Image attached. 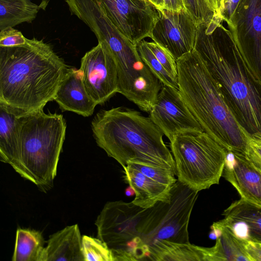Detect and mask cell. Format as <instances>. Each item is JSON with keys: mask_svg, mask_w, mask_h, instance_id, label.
<instances>
[{"mask_svg": "<svg viewBox=\"0 0 261 261\" xmlns=\"http://www.w3.org/2000/svg\"><path fill=\"white\" fill-rule=\"evenodd\" d=\"M223 22L216 17L198 24L194 49L242 128L249 136H261V83Z\"/></svg>", "mask_w": 261, "mask_h": 261, "instance_id": "6da1fadb", "label": "cell"}, {"mask_svg": "<svg viewBox=\"0 0 261 261\" xmlns=\"http://www.w3.org/2000/svg\"><path fill=\"white\" fill-rule=\"evenodd\" d=\"M68 68L42 39L0 46V102L27 113L43 110L54 100Z\"/></svg>", "mask_w": 261, "mask_h": 261, "instance_id": "7a4b0ae2", "label": "cell"}, {"mask_svg": "<svg viewBox=\"0 0 261 261\" xmlns=\"http://www.w3.org/2000/svg\"><path fill=\"white\" fill-rule=\"evenodd\" d=\"M91 128L97 145L122 168L132 162L175 171L164 135L150 116L125 107L101 110Z\"/></svg>", "mask_w": 261, "mask_h": 261, "instance_id": "3957f363", "label": "cell"}, {"mask_svg": "<svg viewBox=\"0 0 261 261\" xmlns=\"http://www.w3.org/2000/svg\"><path fill=\"white\" fill-rule=\"evenodd\" d=\"M176 62L178 90L204 132L225 149L246 154V133L226 105L197 51L194 49Z\"/></svg>", "mask_w": 261, "mask_h": 261, "instance_id": "277c9868", "label": "cell"}, {"mask_svg": "<svg viewBox=\"0 0 261 261\" xmlns=\"http://www.w3.org/2000/svg\"><path fill=\"white\" fill-rule=\"evenodd\" d=\"M20 153L19 173L39 187L50 185L65 139L66 123L61 114L43 109L23 112L18 117Z\"/></svg>", "mask_w": 261, "mask_h": 261, "instance_id": "5b68a950", "label": "cell"}, {"mask_svg": "<svg viewBox=\"0 0 261 261\" xmlns=\"http://www.w3.org/2000/svg\"><path fill=\"white\" fill-rule=\"evenodd\" d=\"M170 142L177 180L199 192L219 184L225 149L204 132L176 136Z\"/></svg>", "mask_w": 261, "mask_h": 261, "instance_id": "8992f818", "label": "cell"}, {"mask_svg": "<svg viewBox=\"0 0 261 261\" xmlns=\"http://www.w3.org/2000/svg\"><path fill=\"white\" fill-rule=\"evenodd\" d=\"M145 210L132 202L115 201L107 203L98 216L97 237L114 261L150 260L139 228Z\"/></svg>", "mask_w": 261, "mask_h": 261, "instance_id": "52a82bcc", "label": "cell"}, {"mask_svg": "<svg viewBox=\"0 0 261 261\" xmlns=\"http://www.w3.org/2000/svg\"><path fill=\"white\" fill-rule=\"evenodd\" d=\"M198 195V192L177 180L172 188L169 202L159 201L147 208L143 220L142 239L150 255L149 248L157 241L190 243L188 225Z\"/></svg>", "mask_w": 261, "mask_h": 261, "instance_id": "ba28073f", "label": "cell"}, {"mask_svg": "<svg viewBox=\"0 0 261 261\" xmlns=\"http://www.w3.org/2000/svg\"><path fill=\"white\" fill-rule=\"evenodd\" d=\"M227 25L245 61L261 83V0H239Z\"/></svg>", "mask_w": 261, "mask_h": 261, "instance_id": "9c48e42d", "label": "cell"}, {"mask_svg": "<svg viewBox=\"0 0 261 261\" xmlns=\"http://www.w3.org/2000/svg\"><path fill=\"white\" fill-rule=\"evenodd\" d=\"M117 29L134 44L150 37L158 12L148 0H98Z\"/></svg>", "mask_w": 261, "mask_h": 261, "instance_id": "30bf717a", "label": "cell"}, {"mask_svg": "<svg viewBox=\"0 0 261 261\" xmlns=\"http://www.w3.org/2000/svg\"><path fill=\"white\" fill-rule=\"evenodd\" d=\"M85 89L97 105H102L119 93L116 64L108 46L98 41L86 53L79 69Z\"/></svg>", "mask_w": 261, "mask_h": 261, "instance_id": "8fae6325", "label": "cell"}, {"mask_svg": "<svg viewBox=\"0 0 261 261\" xmlns=\"http://www.w3.org/2000/svg\"><path fill=\"white\" fill-rule=\"evenodd\" d=\"M149 115L170 141L179 135L204 132L176 88L163 85Z\"/></svg>", "mask_w": 261, "mask_h": 261, "instance_id": "7c38bea8", "label": "cell"}, {"mask_svg": "<svg viewBox=\"0 0 261 261\" xmlns=\"http://www.w3.org/2000/svg\"><path fill=\"white\" fill-rule=\"evenodd\" d=\"M157 10L158 19L150 38L177 60L194 49L198 24L186 9Z\"/></svg>", "mask_w": 261, "mask_h": 261, "instance_id": "4fadbf2b", "label": "cell"}, {"mask_svg": "<svg viewBox=\"0 0 261 261\" xmlns=\"http://www.w3.org/2000/svg\"><path fill=\"white\" fill-rule=\"evenodd\" d=\"M222 176L237 190L241 198L261 205V168L246 154L226 150Z\"/></svg>", "mask_w": 261, "mask_h": 261, "instance_id": "5bb4252c", "label": "cell"}, {"mask_svg": "<svg viewBox=\"0 0 261 261\" xmlns=\"http://www.w3.org/2000/svg\"><path fill=\"white\" fill-rule=\"evenodd\" d=\"M219 222L242 241L261 244V205L242 198L226 208Z\"/></svg>", "mask_w": 261, "mask_h": 261, "instance_id": "9a60e30c", "label": "cell"}, {"mask_svg": "<svg viewBox=\"0 0 261 261\" xmlns=\"http://www.w3.org/2000/svg\"><path fill=\"white\" fill-rule=\"evenodd\" d=\"M62 112L70 111L83 117L91 116L97 104L84 86L80 69L68 68L54 98Z\"/></svg>", "mask_w": 261, "mask_h": 261, "instance_id": "2e32d148", "label": "cell"}, {"mask_svg": "<svg viewBox=\"0 0 261 261\" xmlns=\"http://www.w3.org/2000/svg\"><path fill=\"white\" fill-rule=\"evenodd\" d=\"M124 181L135 190V197L132 201L144 208L153 206L158 202H169L172 187L161 184L127 165L123 168Z\"/></svg>", "mask_w": 261, "mask_h": 261, "instance_id": "e0dca14e", "label": "cell"}, {"mask_svg": "<svg viewBox=\"0 0 261 261\" xmlns=\"http://www.w3.org/2000/svg\"><path fill=\"white\" fill-rule=\"evenodd\" d=\"M25 112L0 102V156L18 173L20 167L18 117Z\"/></svg>", "mask_w": 261, "mask_h": 261, "instance_id": "ac0fdd59", "label": "cell"}, {"mask_svg": "<svg viewBox=\"0 0 261 261\" xmlns=\"http://www.w3.org/2000/svg\"><path fill=\"white\" fill-rule=\"evenodd\" d=\"M45 248V261H85L77 224L68 226L50 236Z\"/></svg>", "mask_w": 261, "mask_h": 261, "instance_id": "d6986e66", "label": "cell"}, {"mask_svg": "<svg viewBox=\"0 0 261 261\" xmlns=\"http://www.w3.org/2000/svg\"><path fill=\"white\" fill-rule=\"evenodd\" d=\"M209 237L215 245L207 248V261H250L243 242L219 221L211 226Z\"/></svg>", "mask_w": 261, "mask_h": 261, "instance_id": "ffe728a7", "label": "cell"}, {"mask_svg": "<svg viewBox=\"0 0 261 261\" xmlns=\"http://www.w3.org/2000/svg\"><path fill=\"white\" fill-rule=\"evenodd\" d=\"M151 260L206 261V247L157 241L149 248Z\"/></svg>", "mask_w": 261, "mask_h": 261, "instance_id": "44dd1931", "label": "cell"}, {"mask_svg": "<svg viewBox=\"0 0 261 261\" xmlns=\"http://www.w3.org/2000/svg\"><path fill=\"white\" fill-rule=\"evenodd\" d=\"M45 247L41 232L30 229L18 228L12 260L45 261Z\"/></svg>", "mask_w": 261, "mask_h": 261, "instance_id": "7402d4cb", "label": "cell"}, {"mask_svg": "<svg viewBox=\"0 0 261 261\" xmlns=\"http://www.w3.org/2000/svg\"><path fill=\"white\" fill-rule=\"evenodd\" d=\"M41 7L28 0H0V31L32 22Z\"/></svg>", "mask_w": 261, "mask_h": 261, "instance_id": "603a6c76", "label": "cell"}, {"mask_svg": "<svg viewBox=\"0 0 261 261\" xmlns=\"http://www.w3.org/2000/svg\"><path fill=\"white\" fill-rule=\"evenodd\" d=\"M137 47L143 62L163 85L178 89V81L174 80L158 61L146 44V41L140 42L137 44Z\"/></svg>", "mask_w": 261, "mask_h": 261, "instance_id": "cb8c5ba5", "label": "cell"}, {"mask_svg": "<svg viewBox=\"0 0 261 261\" xmlns=\"http://www.w3.org/2000/svg\"><path fill=\"white\" fill-rule=\"evenodd\" d=\"M82 245L85 261H114L111 250L98 238L84 235Z\"/></svg>", "mask_w": 261, "mask_h": 261, "instance_id": "d4e9b609", "label": "cell"}, {"mask_svg": "<svg viewBox=\"0 0 261 261\" xmlns=\"http://www.w3.org/2000/svg\"><path fill=\"white\" fill-rule=\"evenodd\" d=\"M183 2L186 11L197 24L208 23L217 16L207 0H183Z\"/></svg>", "mask_w": 261, "mask_h": 261, "instance_id": "484cf974", "label": "cell"}, {"mask_svg": "<svg viewBox=\"0 0 261 261\" xmlns=\"http://www.w3.org/2000/svg\"><path fill=\"white\" fill-rule=\"evenodd\" d=\"M127 165L138 169L147 176L161 184L172 187L177 181L175 177V171L170 168L132 162H129Z\"/></svg>", "mask_w": 261, "mask_h": 261, "instance_id": "4316f807", "label": "cell"}, {"mask_svg": "<svg viewBox=\"0 0 261 261\" xmlns=\"http://www.w3.org/2000/svg\"><path fill=\"white\" fill-rule=\"evenodd\" d=\"M146 43L167 72L174 80L178 81L177 62L171 54L154 41H146Z\"/></svg>", "mask_w": 261, "mask_h": 261, "instance_id": "83f0119b", "label": "cell"}, {"mask_svg": "<svg viewBox=\"0 0 261 261\" xmlns=\"http://www.w3.org/2000/svg\"><path fill=\"white\" fill-rule=\"evenodd\" d=\"M27 38L21 32L12 27L0 31V46L12 47L26 43Z\"/></svg>", "mask_w": 261, "mask_h": 261, "instance_id": "f1b7e54d", "label": "cell"}, {"mask_svg": "<svg viewBox=\"0 0 261 261\" xmlns=\"http://www.w3.org/2000/svg\"><path fill=\"white\" fill-rule=\"evenodd\" d=\"M247 137L246 155L257 166L261 168V136Z\"/></svg>", "mask_w": 261, "mask_h": 261, "instance_id": "f546056e", "label": "cell"}, {"mask_svg": "<svg viewBox=\"0 0 261 261\" xmlns=\"http://www.w3.org/2000/svg\"><path fill=\"white\" fill-rule=\"evenodd\" d=\"M243 243L250 261H261V244L250 241Z\"/></svg>", "mask_w": 261, "mask_h": 261, "instance_id": "4dcf8cb0", "label": "cell"}, {"mask_svg": "<svg viewBox=\"0 0 261 261\" xmlns=\"http://www.w3.org/2000/svg\"><path fill=\"white\" fill-rule=\"evenodd\" d=\"M162 9L174 11H180L186 9L183 0H163Z\"/></svg>", "mask_w": 261, "mask_h": 261, "instance_id": "1f68e13d", "label": "cell"}, {"mask_svg": "<svg viewBox=\"0 0 261 261\" xmlns=\"http://www.w3.org/2000/svg\"><path fill=\"white\" fill-rule=\"evenodd\" d=\"M156 9H162L163 6V0H148Z\"/></svg>", "mask_w": 261, "mask_h": 261, "instance_id": "d6a6232c", "label": "cell"}, {"mask_svg": "<svg viewBox=\"0 0 261 261\" xmlns=\"http://www.w3.org/2000/svg\"><path fill=\"white\" fill-rule=\"evenodd\" d=\"M125 194L127 196H132L135 195L134 189L130 186L125 189Z\"/></svg>", "mask_w": 261, "mask_h": 261, "instance_id": "836d02e7", "label": "cell"}]
</instances>
